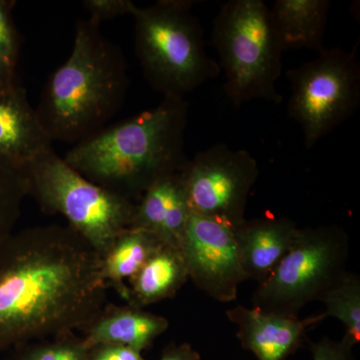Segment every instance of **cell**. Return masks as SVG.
Here are the masks:
<instances>
[{"mask_svg": "<svg viewBox=\"0 0 360 360\" xmlns=\"http://www.w3.org/2000/svg\"><path fill=\"white\" fill-rule=\"evenodd\" d=\"M316 58L286 72L290 84L288 115L311 149L356 112L360 103V65L356 52L324 49Z\"/></svg>", "mask_w": 360, "mask_h": 360, "instance_id": "8", "label": "cell"}, {"mask_svg": "<svg viewBox=\"0 0 360 360\" xmlns=\"http://www.w3.org/2000/svg\"><path fill=\"white\" fill-rule=\"evenodd\" d=\"M326 307V317H335L342 322L345 336L352 345L360 342V277L345 272L340 281L319 297Z\"/></svg>", "mask_w": 360, "mask_h": 360, "instance_id": "19", "label": "cell"}, {"mask_svg": "<svg viewBox=\"0 0 360 360\" xmlns=\"http://www.w3.org/2000/svg\"><path fill=\"white\" fill-rule=\"evenodd\" d=\"M15 0H0V94L21 85L18 77L22 37L13 18Z\"/></svg>", "mask_w": 360, "mask_h": 360, "instance_id": "20", "label": "cell"}, {"mask_svg": "<svg viewBox=\"0 0 360 360\" xmlns=\"http://www.w3.org/2000/svg\"><path fill=\"white\" fill-rule=\"evenodd\" d=\"M169 328L165 316L127 304H108L84 329L90 348L99 345H118L143 352Z\"/></svg>", "mask_w": 360, "mask_h": 360, "instance_id": "15", "label": "cell"}, {"mask_svg": "<svg viewBox=\"0 0 360 360\" xmlns=\"http://www.w3.org/2000/svg\"><path fill=\"white\" fill-rule=\"evenodd\" d=\"M191 206L180 172L153 184L136 201L132 226L156 236L165 245L181 250Z\"/></svg>", "mask_w": 360, "mask_h": 360, "instance_id": "12", "label": "cell"}, {"mask_svg": "<svg viewBox=\"0 0 360 360\" xmlns=\"http://www.w3.org/2000/svg\"><path fill=\"white\" fill-rule=\"evenodd\" d=\"M259 174L248 151L224 143L200 151L180 170L191 212L232 229L246 220L248 196Z\"/></svg>", "mask_w": 360, "mask_h": 360, "instance_id": "9", "label": "cell"}, {"mask_svg": "<svg viewBox=\"0 0 360 360\" xmlns=\"http://www.w3.org/2000/svg\"><path fill=\"white\" fill-rule=\"evenodd\" d=\"M212 44L234 106L262 99L283 101L276 82L283 72V45L262 0H229L212 23Z\"/></svg>", "mask_w": 360, "mask_h": 360, "instance_id": "5", "label": "cell"}, {"mask_svg": "<svg viewBox=\"0 0 360 360\" xmlns=\"http://www.w3.org/2000/svg\"><path fill=\"white\" fill-rule=\"evenodd\" d=\"M349 236L338 224L298 227L290 250L252 296L255 307L298 316L347 271Z\"/></svg>", "mask_w": 360, "mask_h": 360, "instance_id": "7", "label": "cell"}, {"mask_svg": "<svg viewBox=\"0 0 360 360\" xmlns=\"http://www.w3.org/2000/svg\"><path fill=\"white\" fill-rule=\"evenodd\" d=\"M22 172L28 196L44 212L65 217L101 258L132 226L136 202L85 179L53 148L33 158Z\"/></svg>", "mask_w": 360, "mask_h": 360, "instance_id": "6", "label": "cell"}, {"mask_svg": "<svg viewBox=\"0 0 360 360\" xmlns=\"http://www.w3.org/2000/svg\"><path fill=\"white\" fill-rule=\"evenodd\" d=\"M226 316L238 326L236 336L243 347L258 360H285L302 345L307 331L326 319L321 314L300 319L240 304L227 310Z\"/></svg>", "mask_w": 360, "mask_h": 360, "instance_id": "11", "label": "cell"}, {"mask_svg": "<svg viewBox=\"0 0 360 360\" xmlns=\"http://www.w3.org/2000/svg\"><path fill=\"white\" fill-rule=\"evenodd\" d=\"M16 360H89L90 347L75 333L15 348Z\"/></svg>", "mask_w": 360, "mask_h": 360, "instance_id": "22", "label": "cell"}, {"mask_svg": "<svg viewBox=\"0 0 360 360\" xmlns=\"http://www.w3.org/2000/svg\"><path fill=\"white\" fill-rule=\"evenodd\" d=\"M188 278L219 302H233L248 279L240 262L233 229L217 220L191 213L181 245Z\"/></svg>", "mask_w": 360, "mask_h": 360, "instance_id": "10", "label": "cell"}, {"mask_svg": "<svg viewBox=\"0 0 360 360\" xmlns=\"http://www.w3.org/2000/svg\"><path fill=\"white\" fill-rule=\"evenodd\" d=\"M108 288L101 257L68 225L14 232L0 248V352L84 330Z\"/></svg>", "mask_w": 360, "mask_h": 360, "instance_id": "1", "label": "cell"}, {"mask_svg": "<svg viewBox=\"0 0 360 360\" xmlns=\"http://www.w3.org/2000/svg\"><path fill=\"white\" fill-rule=\"evenodd\" d=\"M297 229L286 217L245 220L233 229L239 262L248 279L264 283L290 250Z\"/></svg>", "mask_w": 360, "mask_h": 360, "instance_id": "13", "label": "cell"}, {"mask_svg": "<svg viewBox=\"0 0 360 360\" xmlns=\"http://www.w3.org/2000/svg\"><path fill=\"white\" fill-rule=\"evenodd\" d=\"M187 125L186 98L163 97L155 108L75 144L63 160L97 186L136 202L156 181L186 165Z\"/></svg>", "mask_w": 360, "mask_h": 360, "instance_id": "2", "label": "cell"}, {"mask_svg": "<svg viewBox=\"0 0 360 360\" xmlns=\"http://www.w3.org/2000/svg\"><path fill=\"white\" fill-rule=\"evenodd\" d=\"M162 245L153 234L134 227L120 234L110 250L101 258L103 274L108 288H115L120 297L127 302L129 295L127 283Z\"/></svg>", "mask_w": 360, "mask_h": 360, "instance_id": "18", "label": "cell"}, {"mask_svg": "<svg viewBox=\"0 0 360 360\" xmlns=\"http://www.w3.org/2000/svg\"><path fill=\"white\" fill-rule=\"evenodd\" d=\"M26 196L27 184L22 170L0 158V248L16 231Z\"/></svg>", "mask_w": 360, "mask_h": 360, "instance_id": "21", "label": "cell"}, {"mask_svg": "<svg viewBox=\"0 0 360 360\" xmlns=\"http://www.w3.org/2000/svg\"><path fill=\"white\" fill-rule=\"evenodd\" d=\"M89 360H146L141 352L118 345H99L90 348Z\"/></svg>", "mask_w": 360, "mask_h": 360, "instance_id": "25", "label": "cell"}, {"mask_svg": "<svg viewBox=\"0 0 360 360\" xmlns=\"http://www.w3.org/2000/svg\"><path fill=\"white\" fill-rule=\"evenodd\" d=\"M181 250L160 245L127 283V304L137 309L174 297L188 281Z\"/></svg>", "mask_w": 360, "mask_h": 360, "instance_id": "16", "label": "cell"}, {"mask_svg": "<svg viewBox=\"0 0 360 360\" xmlns=\"http://www.w3.org/2000/svg\"><path fill=\"white\" fill-rule=\"evenodd\" d=\"M328 0H277L270 8L274 27L283 51L324 49Z\"/></svg>", "mask_w": 360, "mask_h": 360, "instance_id": "17", "label": "cell"}, {"mask_svg": "<svg viewBox=\"0 0 360 360\" xmlns=\"http://www.w3.org/2000/svg\"><path fill=\"white\" fill-rule=\"evenodd\" d=\"M52 148L22 85L0 94V158L22 168Z\"/></svg>", "mask_w": 360, "mask_h": 360, "instance_id": "14", "label": "cell"}, {"mask_svg": "<svg viewBox=\"0 0 360 360\" xmlns=\"http://www.w3.org/2000/svg\"><path fill=\"white\" fill-rule=\"evenodd\" d=\"M309 343L314 360H354V345L345 336L340 341L323 338L319 342L309 341Z\"/></svg>", "mask_w": 360, "mask_h": 360, "instance_id": "24", "label": "cell"}, {"mask_svg": "<svg viewBox=\"0 0 360 360\" xmlns=\"http://www.w3.org/2000/svg\"><path fill=\"white\" fill-rule=\"evenodd\" d=\"M191 0H160L135 9L134 47L144 77L163 97L187 94L219 77Z\"/></svg>", "mask_w": 360, "mask_h": 360, "instance_id": "4", "label": "cell"}, {"mask_svg": "<svg viewBox=\"0 0 360 360\" xmlns=\"http://www.w3.org/2000/svg\"><path fill=\"white\" fill-rule=\"evenodd\" d=\"M160 360H200V354L189 343H172L165 348Z\"/></svg>", "mask_w": 360, "mask_h": 360, "instance_id": "26", "label": "cell"}, {"mask_svg": "<svg viewBox=\"0 0 360 360\" xmlns=\"http://www.w3.org/2000/svg\"><path fill=\"white\" fill-rule=\"evenodd\" d=\"M129 77L120 47L89 18L75 26L70 58L47 79L37 120L52 142L77 144L101 131L122 108Z\"/></svg>", "mask_w": 360, "mask_h": 360, "instance_id": "3", "label": "cell"}, {"mask_svg": "<svg viewBox=\"0 0 360 360\" xmlns=\"http://www.w3.org/2000/svg\"><path fill=\"white\" fill-rule=\"evenodd\" d=\"M82 6L89 13V20L98 25L120 16L134 15L137 8L131 0H84Z\"/></svg>", "mask_w": 360, "mask_h": 360, "instance_id": "23", "label": "cell"}]
</instances>
